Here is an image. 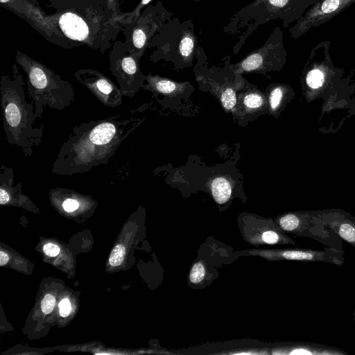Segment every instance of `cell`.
<instances>
[{
    "label": "cell",
    "mask_w": 355,
    "mask_h": 355,
    "mask_svg": "<svg viewBox=\"0 0 355 355\" xmlns=\"http://www.w3.org/2000/svg\"><path fill=\"white\" fill-rule=\"evenodd\" d=\"M139 109L73 127L52 164L51 172L71 176L107 164L121 144L140 125Z\"/></svg>",
    "instance_id": "obj_1"
},
{
    "label": "cell",
    "mask_w": 355,
    "mask_h": 355,
    "mask_svg": "<svg viewBox=\"0 0 355 355\" xmlns=\"http://www.w3.org/2000/svg\"><path fill=\"white\" fill-rule=\"evenodd\" d=\"M3 128L7 142L20 149L26 158L31 157L42 142L44 125L34 127L35 107L26 100L24 83L15 71L3 76L0 83Z\"/></svg>",
    "instance_id": "obj_2"
},
{
    "label": "cell",
    "mask_w": 355,
    "mask_h": 355,
    "mask_svg": "<svg viewBox=\"0 0 355 355\" xmlns=\"http://www.w3.org/2000/svg\"><path fill=\"white\" fill-rule=\"evenodd\" d=\"M21 64L27 73V93L37 119L42 116L44 107L63 110L73 103L74 89L68 81L33 61L24 60Z\"/></svg>",
    "instance_id": "obj_3"
},
{
    "label": "cell",
    "mask_w": 355,
    "mask_h": 355,
    "mask_svg": "<svg viewBox=\"0 0 355 355\" xmlns=\"http://www.w3.org/2000/svg\"><path fill=\"white\" fill-rule=\"evenodd\" d=\"M315 211H297L283 214L274 218L285 232L313 239L325 247L345 252L343 240L328 229L315 216Z\"/></svg>",
    "instance_id": "obj_4"
},
{
    "label": "cell",
    "mask_w": 355,
    "mask_h": 355,
    "mask_svg": "<svg viewBox=\"0 0 355 355\" xmlns=\"http://www.w3.org/2000/svg\"><path fill=\"white\" fill-rule=\"evenodd\" d=\"M241 256H257L270 261H296L304 262H325L338 266L345 263V252L324 247L322 250L294 248L283 249H255L236 252Z\"/></svg>",
    "instance_id": "obj_5"
},
{
    "label": "cell",
    "mask_w": 355,
    "mask_h": 355,
    "mask_svg": "<svg viewBox=\"0 0 355 355\" xmlns=\"http://www.w3.org/2000/svg\"><path fill=\"white\" fill-rule=\"evenodd\" d=\"M238 227L243 239L255 247L296 243L272 218L245 214L239 217Z\"/></svg>",
    "instance_id": "obj_6"
},
{
    "label": "cell",
    "mask_w": 355,
    "mask_h": 355,
    "mask_svg": "<svg viewBox=\"0 0 355 355\" xmlns=\"http://www.w3.org/2000/svg\"><path fill=\"white\" fill-rule=\"evenodd\" d=\"M283 32L277 27L270 34L266 42L259 49L251 52L236 64L238 72L258 71L267 67L282 64L286 60Z\"/></svg>",
    "instance_id": "obj_7"
},
{
    "label": "cell",
    "mask_w": 355,
    "mask_h": 355,
    "mask_svg": "<svg viewBox=\"0 0 355 355\" xmlns=\"http://www.w3.org/2000/svg\"><path fill=\"white\" fill-rule=\"evenodd\" d=\"M320 0H256L251 5L257 8L263 23L281 19L284 28L298 21L304 13Z\"/></svg>",
    "instance_id": "obj_8"
},
{
    "label": "cell",
    "mask_w": 355,
    "mask_h": 355,
    "mask_svg": "<svg viewBox=\"0 0 355 355\" xmlns=\"http://www.w3.org/2000/svg\"><path fill=\"white\" fill-rule=\"evenodd\" d=\"M354 3L355 0H320L307 10L288 32L292 37L297 39L310 29L328 22Z\"/></svg>",
    "instance_id": "obj_9"
},
{
    "label": "cell",
    "mask_w": 355,
    "mask_h": 355,
    "mask_svg": "<svg viewBox=\"0 0 355 355\" xmlns=\"http://www.w3.org/2000/svg\"><path fill=\"white\" fill-rule=\"evenodd\" d=\"M75 76L103 105L115 108L122 104L123 95L120 87L103 74L94 70H80Z\"/></svg>",
    "instance_id": "obj_10"
},
{
    "label": "cell",
    "mask_w": 355,
    "mask_h": 355,
    "mask_svg": "<svg viewBox=\"0 0 355 355\" xmlns=\"http://www.w3.org/2000/svg\"><path fill=\"white\" fill-rule=\"evenodd\" d=\"M315 217L340 239L355 248V215L340 209L315 211Z\"/></svg>",
    "instance_id": "obj_11"
},
{
    "label": "cell",
    "mask_w": 355,
    "mask_h": 355,
    "mask_svg": "<svg viewBox=\"0 0 355 355\" xmlns=\"http://www.w3.org/2000/svg\"><path fill=\"white\" fill-rule=\"evenodd\" d=\"M278 355H347L345 350L334 346L312 342H296L278 345L270 349Z\"/></svg>",
    "instance_id": "obj_12"
},
{
    "label": "cell",
    "mask_w": 355,
    "mask_h": 355,
    "mask_svg": "<svg viewBox=\"0 0 355 355\" xmlns=\"http://www.w3.org/2000/svg\"><path fill=\"white\" fill-rule=\"evenodd\" d=\"M60 26L65 35L75 40L82 41L88 35V27L85 21L71 12L63 14L59 20Z\"/></svg>",
    "instance_id": "obj_13"
},
{
    "label": "cell",
    "mask_w": 355,
    "mask_h": 355,
    "mask_svg": "<svg viewBox=\"0 0 355 355\" xmlns=\"http://www.w3.org/2000/svg\"><path fill=\"white\" fill-rule=\"evenodd\" d=\"M211 191L217 204L223 205L230 199L232 196V187L226 178L217 177L215 178L211 183Z\"/></svg>",
    "instance_id": "obj_14"
},
{
    "label": "cell",
    "mask_w": 355,
    "mask_h": 355,
    "mask_svg": "<svg viewBox=\"0 0 355 355\" xmlns=\"http://www.w3.org/2000/svg\"><path fill=\"white\" fill-rule=\"evenodd\" d=\"M211 278V274L209 271L208 266L202 260L195 261L189 270V282L193 285L200 286L208 282Z\"/></svg>",
    "instance_id": "obj_15"
},
{
    "label": "cell",
    "mask_w": 355,
    "mask_h": 355,
    "mask_svg": "<svg viewBox=\"0 0 355 355\" xmlns=\"http://www.w3.org/2000/svg\"><path fill=\"white\" fill-rule=\"evenodd\" d=\"M62 191L66 196L62 202V209L67 212H73L77 210L80 206L79 199L73 196V191H69L67 189H62Z\"/></svg>",
    "instance_id": "obj_16"
},
{
    "label": "cell",
    "mask_w": 355,
    "mask_h": 355,
    "mask_svg": "<svg viewBox=\"0 0 355 355\" xmlns=\"http://www.w3.org/2000/svg\"><path fill=\"white\" fill-rule=\"evenodd\" d=\"M223 106L227 110H232L236 103V95L232 88L226 89L220 96Z\"/></svg>",
    "instance_id": "obj_17"
},
{
    "label": "cell",
    "mask_w": 355,
    "mask_h": 355,
    "mask_svg": "<svg viewBox=\"0 0 355 355\" xmlns=\"http://www.w3.org/2000/svg\"><path fill=\"white\" fill-rule=\"evenodd\" d=\"M125 250L123 245H116L110 256L109 261L112 266H119L123 261Z\"/></svg>",
    "instance_id": "obj_18"
},
{
    "label": "cell",
    "mask_w": 355,
    "mask_h": 355,
    "mask_svg": "<svg viewBox=\"0 0 355 355\" xmlns=\"http://www.w3.org/2000/svg\"><path fill=\"white\" fill-rule=\"evenodd\" d=\"M263 103L261 96L256 93L248 94L244 98L245 105L250 109L258 108L263 105Z\"/></svg>",
    "instance_id": "obj_19"
},
{
    "label": "cell",
    "mask_w": 355,
    "mask_h": 355,
    "mask_svg": "<svg viewBox=\"0 0 355 355\" xmlns=\"http://www.w3.org/2000/svg\"><path fill=\"white\" fill-rule=\"evenodd\" d=\"M146 34L141 28H137L132 33V41L137 49H142L146 44Z\"/></svg>",
    "instance_id": "obj_20"
},
{
    "label": "cell",
    "mask_w": 355,
    "mask_h": 355,
    "mask_svg": "<svg viewBox=\"0 0 355 355\" xmlns=\"http://www.w3.org/2000/svg\"><path fill=\"white\" fill-rule=\"evenodd\" d=\"M283 96V91L282 87H275L270 93V104L271 108L275 110L279 105Z\"/></svg>",
    "instance_id": "obj_21"
},
{
    "label": "cell",
    "mask_w": 355,
    "mask_h": 355,
    "mask_svg": "<svg viewBox=\"0 0 355 355\" xmlns=\"http://www.w3.org/2000/svg\"><path fill=\"white\" fill-rule=\"evenodd\" d=\"M55 304V299L53 295L46 294L41 302L42 311L45 314L50 313Z\"/></svg>",
    "instance_id": "obj_22"
},
{
    "label": "cell",
    "mask_w": 355,
    "mask_h": 355,
    "mask_svg": "<svg viewBox=\"0 0 355 355\" xmlns=\"http://www.w3.org/2000/svg\"><path fill=\"white\" fill-rule=\"evenodd\" d=\"M59 308H60V314L62 317L67 316L71 309V303L69 300L67 298L63 299L59 304Z\"/></svg>",
    "instance_id": "obj_23"
},
{
    "label": "cell",
    "mask_w": 355,
    "mask_h": 355,
    "mask_svg": "<svg viewBox=\"0 0 355 355\" xmlns=\"http://www.w3.org/2000/svg\"><path fill=\"white\" fill-rule=\"evenodd\" d=\"M43 250L44 253L49 257H55L60 252L59 247L53 243L45 244Z\"/></svg>",
    "instance_id": "obj_24"
},
{
    "label": "cell",
    "mask_w": 355,
    "mask_h": 355,
    "mask_svg": "<svg viewBox=\"0 0 355 355\" xmlns=\"http://www.w3.org/2000/svg\"><path fill=\"white\" fill-rule=\"evenodd\" d=\"M9 261L8 254L3 251L0 252V266H3L6 265Z\"/></svg>",
    "instance_id": "obj_25"
},
{
    "label": "cell",
    "mask_w": 355,
    "mask_h": 355,
    "mask_svg": "<svg viewBox=\"0 0 355 355\" xmlns=\"http://www.w3.org/2000/svg\"><path fill=\"white\" fill-rule=\"evenodd\" d=\"M150 1H152V0H142L141 1V5L142 6H145L147 3H148Z\"/></svg>",
    "instance_id": "obj_26"
},
{
    "label": "cell",
    "mask_w": 355,
    "mask_h": 355,
    "mask_svg": "<svg viewBox=\"0 0 355 355\" xmlns=\"http://www.w3.org/2000/svg\"><path fill=\"white\" fill-rule=\"evenodd\" d=\"M352 315H353V319H354V324H355V309H354Z\"/></svg>",
    "instance_id": "obj_27"
},
{
    "label": "cell",
    "mask_w": 355,
    "mask_h": 355,
    "mask_svg": "<svg viewBox=\"0 0 355 355\" xmlns=\"http://www.w3.org/2000/svg\"><path fill=\"white\" fill-rule=\"evenodd\" d=\"M8 1H10V0H0L1 3H6Z\"/></svg>",
    "instance_id": "obj_28"
}]
</instances>
